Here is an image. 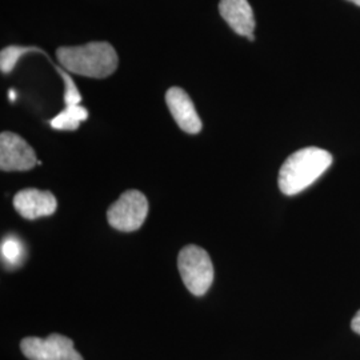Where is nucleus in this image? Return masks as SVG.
Masks as SVG:
<instances>
[{"mask_svg": "<svg viewBox=\"0 0 360 360\" xmlns=\"http://www.w3.org/2000/svg\"><path fill=\"white\" fill-rule=\"evenodd\" d=\"M13 207L23 218L34 220L52 215L56 211L58 202L50 191L26 188L15 195Z\"/></svg>", "mask_w": 360, "mask_h": 360, "instance_id": "nucleus-8", "label": "nucleus"}, {"mask_svg": "<svg viewBox=\"0 0 360 360\" xmlns=\"http://www.w3.org/2000/svg\"><path fill=\"white\" fill-rule=\"evenodd\" d=\"M168 110L180 129L187 134H199L202 131V120L188 94L180 87H171L166 94Z\"/></svg>", "mask_w": 360, "mask_h": 360, "instance_id": "nucleus-7", "label": "nucleus"}, {"mask_svg": "<svg viewBox=\"0 0 360 360\" xmlns=\"http://www.w3.org/2000/svg\"><path fill=\"white\" fill-rule=\"evenodd\" d=\"M219 13L238 35H254L255 18L248 0H220Z\"/></svg>", "mask_w": 360, "mask_h": 360, "instance_id": "nucleus-9", "label": "nucleus"}, {"mask_svg": "<svg viewBox=\"0 0 360 360\" xmlns=\"http://www.w3.org/2000/svg\"><path fill=\"white\" fill-rule=\"evenodd\" d=\"M89 117V111L82 105H67L65 111L55 116L51 120V127L55 129L74 131L79 127L80 122Z\"/></svg>", "mask_w": 360, "mask_h": 360, "instance_id": "nucleus-10", "label": "nucleus"}, {"mask_svg": "<svg viewBox=\"0 0 360 360\" xmlns=\"http://www.w3.org/2000/svg\"><path fill=\"white\" fill-rule=\"evenodd\" d=\"M333 165V155L318 147H307L287 158L279 171V188L284 195L302 193Z\"/></svg>", "mask_w": 360, "mask_h": 360, "instance_id": "nucleus-1", "label": "nucleus"}, {"mask_svg": "<svg viewBox=\"0 0 360 360\" xmlns=\"http://www.w3.org/2000/svg\"><path fill=\"white\" fill-rule=\"evenodd\" d=\"M39 165L35 151L28 143L13 132L0 135V168L1 171H27Z\"/></svg>", "mask_w": 360, "mask_h": 360, "instance_id": "nucleus-6", "label": "nucleus"}, {"mask_svg": "<svg viewBox=\"0 0 360 360\" xmlns=\"http://www.w3.org/2000/svg\"><path fill=\"white\" fill-rule=\"evenodd\" d=\"M148 214V202L144 193L138 190H129L122 193L108 211L107 219L115 230L132 232L142 227Z\"/></svg>", "mask_w": 360, "mask_h": 360, "instance_id": "nucleus-4", "label": "nucleus"}, {"mask_svg": "<svg viewBox=\"0 0 360 360\" xmlns=\"http://www.w3.org/2000/svg\"><path fill=\"white\" fill-rule=\"evenodd\" d=\"M56 56L67 71L95 79L112 75L119 63L115 49L107 41H91L77 47H60L56 51Z\"/></svg>", "mask_w": 360, "mask_h": 360, "instance_id": "nucleus-2", "label": "nucleus"}, {"mask_svg": "<svg viewBox=\"0 0 360 360\" xmlns=\"http://www.w3.org/2000/svg\"><path fill=\"white\" fill-rule=\"evenodd\" d=\"M351 328L355 334L360 335V309L356 312V315L354 316V319L351 322Z\"/></svg>", "mask_w": 360, "mask_h": 360, "instance_id": "nucleus-14", "label": "nucleus"}, {"mask_svg": "<svg viewBox=\"0 0 360 360\" xmlns=\"http://www.w3.org/2000/svg\"><path fill=\"white\" fill-rule=\"evenodd\" d=\"M348 1H352L354 4H356V6H359L360 7V0H348Z\"/></svg>", "mask_w": 360, "mask_h": 360, "instance_id": "nucleus-16", "label": "nucleus"}, {"mask_svg": "<svg viewBox=\"0 0 360 360\" xmlns=\"http://www.w3.org/2000/svg\"><path fill=\"white\" fill-rule=\"evenodd\" d=\"M15 95H16V94H15V91L10 90V101H11V102H13V101H15V98H16Z\"/></svg>", "mask_w": 360, "mask_h": 360, "instance_id": "nucleus-15", "label": "nucleus"}, {"mask_svg": "<svg viewBox=\"0 0 360 360\" xmlns=\"http://www.w3.org/2000/svg\"><path fill=\"white\" fill-rule=\"evenodd\" d=\"M1 257L8 266L11 267L19 266L25 257V248L19 242V239L8 236L1 242Z\"/></svg>", "mask_w": 360, "mask_h": 360, "instance_id": "nucleus-11", "label": "nucleus"}, {"mask_svg": "<svg viewBox=\"0 0 360 360\" xmlns=\"http://www.w3.org/2000/svg\"><path fill=\"white\" fill-rule=\"evenodd\" d=\"M58 72L62 75L63 80H65V102L67 105H79V103L82 102V95L80 92L77 91V86L72 80V77H70L68 74H65V71L59 67H56Z\"/></svg>", "mask_w": 360, "mask_h": 360, "instance_id": "nucleus-13", "label": "nucleus"}, {"mask_svg": "<svg viewBox=\"0 0 360 360\" xmlns=\"http://www.w3.org/2000/svg\"><path fill=\"white\" fill-rule=\"evenodd\" d=\"M30 51H39L37 47H19V46H10L6 47L4 50H1L0 53V68L1 72L8 74L13 70V67L18 63V60L20 59V56L23 53Z\"/></svg>", "mask_w": 360, "mask_h": 360, "instance_id": "nucleus-12", "label": "nucleus"}, {"mask_svg": "<svg viewBox=\"0 0 360 360\" xmlns=\"http://www.w3.org/2000/svg\"><path fill=\"white\" fill-rule=\"evenodd\" d=\"M20 349L30 360H83L74 342L63 335L51 334L46 339L25 338L20 342Z\"/></svg>", "mask_w": 360, "mask_h": 360, "instance_id": "nucleus-5", "label": "nucleus"}, {"mask_svg": "<svg viewBox=\"0 0 360 360\" xmlns=\"http://www.w3.org/2000/svg\"><path fill=\"white\" fill-rule=\"evenodd\" d=\"M180 276L187 290L195 296H202L214 282V266L206 250L190 245L180 250L178 257Z\"/></svg>", "mask_w": 360, "mask_h": 360, "instance_id": "nucleus-3", "label": "nucleus"}]
</instances>
